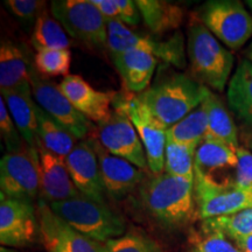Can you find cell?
Here are the masks:
<instances>
[{
  "label": "cell",
  "mask_w": 252,
  "mask_h": 252,
  "mask_svg": "<svg viewBox=\"0 0 252 252\" xmlns=\"http://www.w3.org/2000/svg\"><path fill=\"white\" fill-rule=\"evenodd\" d=\"M139 196L145 212L165 229L185 228L196 216L194 182L166 172L145 179Z\"/></svg>",
  "instance_id": "6da1fadb"
},
{
  "label": "cell",
  "mask_w": 252,
  "mask_h": 252,
  "mask_svg": "<svg viewBox=\"0 0 252 252\" xmlns=\"http://www.w3.org/2000/svg\"><path fill=\"white\" fill-rule=\"evenodd\" d=\"M208 93L209 89L193 77L178 71H163V68H160L154 83L138 97L168 130L198 108Z\"/></svg>",
  "instance_id": "7a4b0ae2"
},
{
  "label": "cell",
  "mask_w": 252,
  "mask_h": 252,
  "mask_svg": "<svg viewBox=\"0 0 252 252\" xmlns=\"http://www.w3.org/2000/svg\"><path fill=\"white\" fill-rule=\"evenodd\" d=\"M187 55L193 78L208 89L223 91L234 67L229 52L197 17L187 28Z\"/></svg>",
  "instance_id": "3957f363"
},
{
  "label": "cell",
  "mask_w": 252,
  "mask_h": 252,
  "mask_svg": "<svg viewBox=\"0 0 252 252\" xmlns=\"http://www.w3.org/2000/svg\"><path fill=\"white\" fill-rule=\"evenodd\" d=\"M48 204L69 225L102 244L125 234L126 225L123 217L106 203L97 202L80 194L69 200Z\"/></svg>",
  "instance_id": "277c9868"
},
{
  "label": "cell",
  "mask_w": 252,
  "mask_h": 252,
  "mask_svg": "<svg viewBox=\"0 0 252 252\" xmlns=\"http://www.w3.org/2000/svg\"><path fill=\"white\" fill-rule=\"evenodd\" d=\"M197 18L220 42L242 48L252 37V14L237 0H210L198 9Z\"/></svg>",
  "instance_id": "5b68a950"
},
{
  "label": "cell",
  "mask_w": 252,
  "mask_h": 252,
  "mask_svg": "<svg viewBox=\"0 0 252 252\" xmlns=\"http://www.w3.org/2000/svg\"><path fill=\"white\" fill-rule=\"evenodd\" d=\"M50 13L74 39L91 48L106 47V19L91 0H54Z\"/></svg>",
  "instance_id": "8992f818"
},
{
  "label": "cell",
  "mask_w": 252,
  "mask_h": 252,
  "mask_svg": "<svg viewBox=\"0 0 252 252\" xmlns=\"http://www.w3.org/2000/svg\"><path fill=\"white\" fill-rule=\"evenodd\" d=\"M113 108L121 110L130 118L144 145L149 169L153 174L165 171V151L167 144V128L160 124L138 94H126L116 96Z\"/></svg>",
  "instance_id": "52a82bcc"
},
{
  "label": "cell",
  "mask_w": 252,
  "mask_h": 252,
  "mask_svg": "<svg viewBox=\"0 0 252 252\" xmlns=\"http://www.w3.org/2000/svg\"><path fill=\"white\" fill-rule=\"evenodd\" d=\"M30 83L37 105L70 132L77 140L88 139L89 135H93L94 132L97 131L93 122L84 117L69 102L60 86L47 77L41 76L35 68L31 69Z\"/></svg>",
  "instance_id": "ba28073f"
},
{
  "label": "cell",
  "mask_w": 252,
  "mask_h": 252,
  "mask_svg": "<svg viewBox=\"0 0 252 252\" xmlns=\"http://www.w3.org/2000/svg\"><path fill=\"white\" fill-rule=\"evenodd\" d=\"M108 26V42L106 48L111 55L119 53L140 50L150 53L158 60L174 65L176 68H184L186 65L185 41L184 35L175 33L169 39L157 41L149 36L134 33L130 28L123 24L121 20H106Z\"/></svg>",
  "instance_id": "9c48e42d"
},
{
  "label": "cell",
  "mask_w": 252,
  "mask_h": 252,
  "mask_svg": "<svg viewBox=\"0 0 252 252\" xmlns=\"http://www.w3.org/2000/svg\"><path fill=\"white\" fill-rule=\"evenodd\" d=\"M0 189L5 196L32 202L40 194V162L37 149L24 147L6 153L0 161Z\"/></svg>",
  "instance_id": "30bf717a"
},
{
  "label": "cell",
  "mask_w": 252,
  "mask_h": 252,
  "mask_svg": "<svg viewBox=\"0 0 252 252\" xmlns=\"http://www.w3.org/2000/svg\"><path fill=\"white\" fill-rule=\"evenodd\" d=\"M196 217L206 220L231 215L252 207V193L234 185H219L195 172L194 181Z\"/></svg>",
  "instance_id": "8fae6325"
},
{
  "label": "cell",
  "mask_w": 252,
  "mask_h": 252,
  "mask_svg": "<svg viewBox=\"0 0 252 252\" xmlns=\"http://www.w3.org/2000/svg\"><path fill=\"white\" fill-rule=\"evenodd\" d=\"M39 238V220L32 202L0 194V243L6 248H26Z\"/></svg>",
  "instance_id": "7c38bea8"
},
{
  "label": "cell",
  "mask_w": 252,
  "mask_h": 252,
  "mask_svg": "<svg viewBox=\"0 0 252 252\" xmlns=\"http://www.w3.org/2000/svg\"><path fill=\"white\" fill-rule=\"evenodd\" d=\"M39 238L48 252H104V244L82 235L50 209L46 201L36 207Z\"/></svg>",
  "instance_id": "4fadbf2b"
},
{
  "label": "cell",
  "mask_w": 252,
  "mask_h": 252,
  "mask_svg": "<svg viewBox=\"0 0 252 252\" xmlns=\"http://www.w3.org/2000/svg\"><path fill=\"white\" fill-rule=\"evenodd\" d=\"M97 139L113 156H117L138 168H149L147 157L137 130L130 118L121 110H113L110 117L98 125Z\"/></svg>",
  "instance_id": "5bb4252c"
},
{
  "label": "cell",
  "mask_w": 252,
  "mask_h": 252,
  "mask_svg": "<svg viewBox=\"0 0 252 252\" xmlns=\"http://www.w3.org/2000/svg\"><path fill=\"white\" fill-rule=\"evenodd\" d=\"M65 165L81 195L97 202L105 203L102 174L91 137L81 140L65 158Z\"/></svg>",
  "instance_id": "9a60e30c"
},
{
  "label": "cell",
  "mask_w": 252,
  "mask_h": 252,
  "mask_svg": "<svg viewBox=\"0 0 252 252\" xmlns=\"http://www.w3.org/2000/svg\"><path fill=\"white\" fill-rule=\"evenodd\" d=\"M91 139L98 157L104 188L110 196L118 200L130 194L138 186L140 187L146 179L145 171L123 158L113 156L105 150L97 137H91Z\"/></svg>",
  "instance_id": "2e32d148"
},
{
  "label": "cell",
  "mask_w": 252,
  "mask_h": 252,
  "mask_svg": "<svg viewBox=\"0 0 252 252\" xmlns=\"http://www.w3.org/2000/svg\"><path fill=\"white\" fill-rule=\"evenodd\" d=\"M60 88L75 109L89 121L99 125L111 115V104L117 96L115 93H103L94 89L77 75L65 76Z\"/></svg>",
  "instance_id": "e0dca14e"
},
{
  "label": "cell",
  "mask_w": 252,
  "mask_h": 252,
  "mask_svg": "<svg viewBox=\"0 0 252 252\" xmlns=\"http://www.w3.org/2000/svg\"><path fill=\"white\" fill-rule=\"evenodd\" d=\"M40 162V195L47 203L60 202L80 195L65 160L37 145Z\"/></svg>",
  "instance_id": "ac0fdd59"
},
{
  "label": "cell",
  "mask_w": 252,
  "mask_h": 252,
  "mask_svg": "<svg viewBox=\"0 0 252 252\" xmlns=\"http://www.w3.org/2000/svg\"><path fill=\"white\" fill-rule=\"evenodd\" d=\"M237 150L217 141L204 140L195 152V172L219 185H234Z\"/></svg>",
  "instance_id": "d6986e66"
},
{
  "label": "cell",
  "mask_w": 252,
  "mask_h": 252,
  "mask_svg": "<svg viewBox=\"0 0 252 252\" xmlns=\"http://www.w3.org/2000/svg\"><path fill=\"white\" fill-rule=\"evenodd\" d=\"M111 56L126 90L139 94L150 87L159 61L156 56L140 50H130Z\"/></svg>",
  "instance_id": "ffe728a7"
},
{
  "label": "cell",
  "mask_w": 252,
  "mask_h": 252,
  "mask_svg": "<svg viewBox=\"0 0 252 252\" xmlns=\"http://www.w3.org/2000/svg\"><path fill=\"white\" fill-rule=\"evenodd\" d=\"M1 97L5 99L8 111L27 146L37 149L36 103L32 93L31 83L1 93Z\"/></svg>",
  "instance_id": "44dd1931"
},
{
  "label": "cell",
  "mask_w": 252,
  "mask_h": 252,
  "mask_svg": "<svg viewBox=\"0 0 252 252\" xmlns=\"http://www.w3.org/2000/svg\"><path fill=\"white\" fill-rule=\"evenodd\" d=\"M202 105L206 109L208 118L204 140L217 141L238 150L241 146L238 143L237 126L219 96L209 90Z\"/></svg>",
  "instance_id": "7402d4cb"
},
{
  "label": "cell",
  "mask_w": 252,
  "mask_h": 252,
  "mask_svg": "<svg viewBox=\"0 0 252 252\" xmlns=\"http://www.w3.org/2000/svg\"><path fill=\"white\" fill-rule=\"evenodd\" d=\"M31 67L23 47L2 41L0 47V90H14L30 83Z\"/></svg>",
  "instance_id": "603a6c76"
},
{
  "label": "cell",
  "mask_w": 252,
  "mask_h": 252,
  "mask_svg": "<svg viewBox=\"0 0 252 252\" xmlns=\"http://www.w3.org/2000/svg\"><path fill=\"white\" fill-rule=\"evenodd\" d=\"M228 104L239 121L252 128V62L242 60L229 81Z\"/></svg>",
  "instance_id": "cb8c5ba5"
},
{
  "label": "cell",
  "mask_w": 252,
  "mask_h": 252,
  "mask_svg": "<svg viewBox=\"0 0 252 252\" xmlns=\"http://www.w3.org/2000/svg\"><path fill=\"white\" fill-rule=\"evenodd\" d=\"M145 26L154 34L174 31L182 25L184 9L180 6L161 0H137Z\"/></svg>",
  "instance_id": "d4e9b609"
},
{
  "label": "cell",
  "mask_w": 252,
  "mask_h": 252,
  "mask_svg": "<svg viewBox=\"0 0 252 252\" xmlns=\"http://www.w3.org/2000/svg\"><path fill=\"white\" fill-rule=\"evenodd\" d=\"M37 145H42L49 152L65 160L76 146V138L53 119L36 104Z\"/></svg>",
  "instance_id": "484cf974"
},
{
  "label": "cell",
  "mask_w": 252,
  "mask_h": 252,
  "mask_svg": "<svg viewBox=\"0 0 252 252\" xmlns=\"http://www.w3.org/2000/svg\"><path fill=\"white\" fill-rule=\"evenodd\" d=\"M207 126V112L201 104L194 111L167 130V140L196 150L204 141Z\"/></svg>",
  "instance_id": "4316f807"
},
{
  "label": "cell",
  "mask_w": 252,
  "mask_h": 252,
  "mask_svg": "<svg viewBox=\"0 0 252 252\" xmlns=\"http://www.w3.org/2000/svg\"><path fill=\"white\" fill-rule=\"evenodd\" d=\"M31 41L37 52L46 49H69L70 46L67 32L49 13L48 9H45L35 20Z\"/></svg>",
  "instance_id": "83f0119b"
},
{
  "label": "cell",
  "mask_w": 252,
  "mask_h": 252,
  "mask_svg": "<svg viewBox=\"0 0 252 252\" xmlns=\"http://www.w3.org/2000/svg\"><path fill=\"white\" fill-rule=\"evenodd\" d=\"M203 228L223 232L234 243L252 237V207L231 215L220 216L202 222Z\"/></svg>",
  "instance_id": "f1b7e54d"
},
{
  "label": "cell",
  "mask_w": 252,
  "mask_h": 252,
  "mask_svg": "<svg viewBox=\"0 0 252 252\" xmlns=\"http://www.w3.org/2000/svg\"><path fill=\"white\" fill-rule=\"evenodd\" d=\"M195 152L193 147L167 140L165 151V172L167 174L195 181Z\"/></svg>",
  "instance_id": "f546056e"
},
{
  "label": "cell",
  "mask_w": 252,
  "mask_h": 252,
  "mask_svg": "<svg viewBox=\"0 0 252 252\" xmlns=\"http://www.w3.org/2000/svg\"><path fill=\"white\" fill-rule=\"evenodd\" d=\"M71 65V52L69 49H46L36 52L34 68L43 77L68 76Z\"/></svg>",
  "instance_id": "4dcf8cb0"
},
{
  "label": "cell",
  "mask_w": 252,
  "mask_h": 252,
  "mask_svg": "<svg viewBox=\"0 0 252 252\" xmlns=\"http://www.w3.org/2000/svg\"><path fill=\"white\" fill-rule=\"evenodd\" d=\"M187 252H239V250L223 232L201 226L200 231L189 235Z\"/></svg>",
  "instance_id": "1f68e13d"
},
{
  "label": "cell",
  "mask_w": 252,
  "mask_h": 252,
  "mask_svg": "<svg viewBox=\"0 0 252 252\" xmlns=\"http://www.w3.org/2000/svg\"><path fill=\"white\" fill-rule=\"evenodd\" d=\"M104 252H163V249L149 235L133 230L104 243Z\"/></svg>",
  "instance_id": "d6a6232c"
},
{
  "label": "cell",
  "mask_w": 252,
  "mask_h": 252,
  "mask_svg": "<svg viewBox=\"0 0 252 252\" xmlns=\"http://www.w3.org/2000/svg\"><path fill=\"white\" fill-rule=\"evenodd\" d=\"M0 133H1V138L6 145L7 153L19 152L25 147L23 146L20 132H19L2 97L0 98Z\"/></svg>",
  "instance_id": "836d02e7"
},
{
  "label": "cell",
  "mask_w": 252,
  "mask_h": 252,
  "mask_svg": "<svg viewBox=\"0 0 252 252\" xmlns=\"http://www.w3.org/2000/svg\"><path fill=\"white\" fill-rule=\"evenodd\" d=\"M237 159L234 186L241 190L252 193V152L244 147H238Z\"/></svg>",
  "instance_id": "e575fe53"
},
{
  "label": "cell",
  "mask_w": 252,
  "mask_h": 252,
  "mask_svg": "<svg viewBox=\"0 0 252 252\" xmlns=\"http://www.w3.org/2000/svg\"><path fill=\"white\" fill-rule=\"evenodd\" d=\"M6 7L21 20H33L47 9V2L40 0H6Z\"/></svg>",
  "instance_id": "d590c367"
},
{
  "label": "cell",
  "mask_w": 252,
  "mask_h": 252,
  "mask_svg": "<svg viewBox=\"0 0 252 252\" xmlns=\"http://www.w3.org/2000/svg\"><path fill=\"white\" fill-rule=\"evenodd\" d=\"M119 20L123 24L130 25V26H137L140 23L141 14L135 1L132 0H117Z\"/></svg>",
  "instance_id": "8d00e7d4"
},
{
  "label": "cell",
  "mask_w": 252,
  "mask_h": 252,
  "mask_svg": "<svg viewBox=\"0 0 252 252\" xmlns=\"http://www.w3.org/2000/svg\"><path fill=\"white\" fill-rule=\"evenodd\" d=\"M91 1L99 9L106 20H110V19L119 20L117 0H91Z\"/></svg>",
  "instance_id": "74e56055"
},
{
  "label": "cell",
  "mask_w": 252,
  "mask_h": 252,
  "mask_svg": "<svg viewBox=\"0 0 252 252\" xmlns=\"http://www.w3.org/2000/svg\"><path fill=\"white\" fill-rule=\"evenodd\" d=\"M239 252H252V237L245 238L243 241L235 243Z\"/></svg>",
  "instance_id": "f35d334b"
},
{
  "label": "cell",
  "mask_w": 252,
  "mask_h": 252,
  "mask_svg": "<svg viewBox=\"0 0 252 252\" xmlns=\"http://www.w3.org/2000/svg\"><path fill=\"white\" fill-rule=\"evenodd\" d=\"M247 56H248V60H250L252 62V42L250 43V46H249V48L247 49Z\"/></svg>",
  "instance_id": "ab89813d"
},
{
  "label": "cell",
  "mask_w": 252,
  "mask_h": 252,
  "mask_svg": "<svg viewBox=\"0 0 252 252\" xmlns=\"http://www.w3.org/2000/svg\"><path fill=\"white\" fill-rule=\"evenodd\" d=\"M0 252H15V251L11 250V249H8L6 247H1V249H0Z\"/></svg>",
  "instance_id": "60d3db41"
},
{
  "label": "cell",
  "mask_w": 252,
  "mask_h": 252,
  "mask_svg": "<svg viewBox=\"0 0 252 252\" xmlns=\"http://www.w3.org/2000/svg\"><path fill=\"white\" fill-rule=\"evenodd\" d=\"M247 5L249 6V8H250L251 11H252V0H248V1H247Z\"/></svg>",
  "instance_id": "b9f144b4"
},
{
  "label": "cell",
  "mask_w": 252,
  "mask_h": 252,
  "mask_svg": "<svg viewBox=\"0 0 252 252\" xmlns=\"http://www.w3.org/2000/svg\"><path fill=\"white\" fill-rule=\"evenodd\" d=\"M249 146H250V149L252 151V138L250 139V141H249Z\"/></svg>",
  "instance_id": "7bdbcfd3"
}]
</instances>
